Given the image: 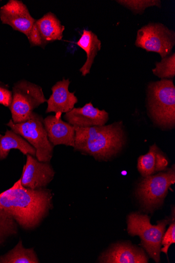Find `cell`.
I'll return each instance as SVG.
<instances>
[{
    "mask_svg": "<svg viewBox=\"0 0 175 263\" xmlns=\"http://www.w3.org/2000/svg\"><path fill=\"white\" fill-rule=\"evenodd\" d=\"M175 182V169L170 168L157 175L149 176L139 183L136 194L143 208L152 212L163 204L170 186Z\"/></svg>",
    "mask_w": 175,
    "mask_h": 263,
    "instance_id": "cell-6",
    "label": "cell"
},
{
    "mask_svg": "<svg viewBox=\"0 0 175 263\" xmlns=\"http://www.w3.org/2000/svg\"><path fill=\"white\" fill-rule=\"evenodd\" d=\"M99 260L108 263H147L148 258L142 249L130 243H121L103 253Z\"/></svg>",
    "mask_w": 175,
    "mask_h": 263,
    "instance_id": "cell-15",
    "label": "cell"
},
{
    "mask_svg": "<svg viewBox=\"0 0 175 263\" xmlns=\"http://www.w3.org/2000/svg\"><path fill=\"white\" fill-rule=\"evenodd\" d=\"M40 261L33 249H25L20 241L6 254L0 256V263H38Z\"/></svg>",
    "mask_w": 175,
    "mask_h": 263,
    "instance_id": "cell-19",
    "label": "cell"
},
{
    "mask_svg": "<svg viewBox=\"0 0 175 263\" xmlns=\"http://www.w3.org/2000/svg\"><path fill=\"white\" fill-rule=\"evenodd\" d=\"M12 92V100L9 108L12 120L15 124L29 120L34 113V110L47 102L42 88L27 80L15 83Z\"/></svg>",
    "mask_w": 175,
    "mask_h": 263,
    "instance_id": "cell-5",
    "label": "cell"
},
{
    "mask_svg": "<svg viewBox=\"0 0 175 263\" xmlns=\"http://www.w3.org/2000/svg\"><path fill=\"white\" fill-rule=\"evenodd\" d=\"M17 233V227L14 219L0 205V245L6 239Z\"/></svg>",
    "mask_w": 175,
    "mask_h": 263,
    "instance_id": "cell-20",
    "label": "cell"
},
{
    "mask_svg": "<svg viewBox=\"0 0 175 263\" xmlns=\"http://www.w3.org/2000/svg\"><path fill=\"white\" fill-rule=\"evenodd\" d=\"M147 106L154 123L164 129L174 127L175 87L172 80L162 79L149 83Z\"/></svg>",
    "mask_w": 175,
    "mask_h": 263,
    "instance_id": "cell-3",
    "label": "cell"
},
{
    "mask_svg": "<svg viewBox=\"0 0 175 263\" xmlns=\"http://www.w3.org/2000/svg\"><path fill=\"white\" fill-rule=\"evenodd\" d=\"M64 118L74 127L87 128L105 125L109 120V114L95 108L90 102L81 108L74 107L65 114Z\"/></svg>",
    "mask_w": 175,
    "mask_h": 263,
    "instance_id": "cell-12",
    "label": "cell"
},
{
    "mask_svg": "<svg viewBox=\"0 0 175 263\" xmlns=\"http://www.w3.org/2000/svg\"><path fill=\"white\" fill-rule=\"evenodd\" d=\"M12 100V92L8 85L0 82V104L9 107Z\"/></svg>",
    "mask_w": 175,
    "mask_h": 263,
    "instance_id": "cell-24",
    "label": "cell"
},
{
    "mask_svg": "<svg viewBox=\"0 0 175 263\" xmlns=\"http://www.w3.org/2000/svg\"><path fill=\"white\" fill-rule=\"evenodd\" d=\"M122 122L107 126L75 127L74 149L99 161L116 155L126 143Z\"/></svg>",
    "mask_w": 175,
    "mask_h": 263,
    "instance_id": "cell-2",
    "label": "cell"
},
{
    "mask_svg": "<svg viewBox=\"0 0 175 263\" xmlns=\"http://www.w3.org/2000/svg\"><path fill=\"white\" fill-rule=\"evenodd\" d=\"M116 2L135 14H142L149 7H161V2L157 0H118Z\"/></svg>",
    "mask_w": 175,
    "mask_h": 263,
    "instance_id": "cell-22",
    "label": "cell"
},
{
    "mask_svg": "<svg viewBox=\"0 0 175 263\" xmlns=\"http://www.w3.org/2000/svg\"><path fill=\"white\" fill-rule=\"evenodd\" d=\"M70 83L69 79H63L52 87V94L47 100L46 113H67L74 108L78 103V99L74 92L69 91Z\"/></svg>",
    "mask_w": 175,
    "mask_h": 263,
    "instance_id": "cell-14",
    "label": "cell"
},
{
    "mask_svg": "<svg viewBox=\"0 0 175 263\" xmlns=\"http://www.w3.org/2000/svg\"><path fill=\"white\" fill-rule=\"evenodd\" d=\"M170 218L152 225L147 215L132 213L128 217V231L131 236H139L141 245L150 257L160 262L162 241Z\"/></svg>",
    "mask_w": 175,
    "mask_h": 263,
    "instance_id": "cell-4",
    "label": "cell"
},
{
    "mask_svg": "<svg viewBox=\"0 0 175 263\" xmlns=\"http://www.w3.org/2000/svg\"><path fill=\"white\" fill-rule=\"evenodd\" d=\"M175 44V33L160 23H149L138 30L135 45L147 52L167 57Z\"/></svg>",
    "mask_w": 175,
    "mask_h": 263,
    "instance_id": "cell-8",
    "label": "cell"
},
{
    "mask_svg": "<svg viewBox=\"0 0 175 263\" xmlns=\"http://www.w3.org/2000/svg\"><path fill=\"white\" fill-rule=\"evenodd\" d=\"M168 159L156 144L150 146L149 152L141 156L138 161V170L143 177L166 171Z\"/></svg>",
    "mask_w": 175,
    "mask_h": 263,
    "instance_id": "cell-16",
    "label": "cell"
},
{
    "mask_svg": "<svg viewBox=\"0 0 175 263\" xmlns=\"http://www.w3.org/2000/svg\"><path fill=\"white\" fill-rule=\"evenodd\" d=\"M65 27L56 15L49 12L36 20L28 37L31 47L43 49L48 44L62 40Z\"/></svg>",
    "mask_w": 175,
    "mask_h": 263,
    "instance_id": "cell-9",
    "label": "cell"
},
{
    "mask_svg": "<svg viewBox=\"0 0 175 263\" xmlns=\"http://www.w3.org/2000/svg\"><path fill=\"white\" fill-rule=\"evenodd\" d=\"M62 113L48 116L43 123L48 140L54 146L65 145L74 147L75 127L62 119Z\"/></svg>",
    "mask_w": 175,
    "mask_h": 263,
    "instance_id": "cell-13",
    "label": "cell"
},
{
    "mask_svg": "<svg viewBox=\"0 0 175 263\" xmlns=\"http://www.w3.org/2000/svg\"><path fill=\"white\" fill-rule=\"evenodd\" d=\"M175 243V223L174 219L172 220V223L168 228L167 231L164 233L162 241V246L163 248H161V252H164L166 255L169 247L172 244Z\"/></svg>",
    "mask_w": 175,
    "mask_h": 263,
    "instance_id": "cell-23",
    "label": "cell"
},
{
    "mask_svg": "<svg viewBox=\"0 0 175 263\" xmlns=\"http://www.w3.org/2000/svg\"><path fill=\"white\" fill-rule=\"evenodd\" d=\"M51 191L23 186L21 179L0 194V205L23 229L35 228L52 207Z\"/></svg>",
    "mask_w": 175,
    "mask_h": 263,
    "instance_id": "cell-1",
    "label": "cell"
},
{
    "mask_svg": "<svg viewBox=\"0 0 175 263\" xmlns=\"http://www.w3.org/2000/svg\"><path fill=\"white\" fill-rule=\"evenodd\" d=\"M2 136H2L1 134H0V139H1V138H2Z\"/></svg>",
    "mask_w": 175,
    "mask_h": 263,
    "instance_id": "cell-25",
    "label": "cell"
},
{
    "mask_svg": "<svg viewBox=\"0 0 175 263\" xmlns=\"http://www.w3.org/2000/svg\"><path fill=\"white\" fill-rule=\"evenodd\" d=\"M11 149L19 150L23 155L36 157L35 149L20 135L7 130L0 139V160L7 158Z\"/></svg>",
    "mask_w": 175,
    "mask_h": 263,
    "instance_id": "cell-17",
    "label": "cell"
},
{
    "mask_svg": "<svg viewBox=\"0 0 175 263\" xmlns=\"http://www.w3.org/2000/svg\"><path fill=\"white\" fill-rule=\"evenodd\" d=\"M43 117L34 112L29 120L15 124L12 119L6 125L26 139L36 150V157L41 162H49L53 154L54 146L48 140Z\"/></svg>",
    "mask_w": 175,
    "mask_h": 263,
    "instance_id": "cell-7",
    "label": "cell"
},
{
    "mask_svg": "<svg viewBox=\"0 0 175 263\" xmlns=\"http://www.w3.org/2000/svg\"><path fill=\"white\" fill-rule=\"evenodd\" d=\"M77 45L86 52L87 60L80 71L83 77L90 73L91 68L98 52L102 49V42L91 31L84 30Z\"/></svg>",
    "mask_w": 175,
    "mask_h": 263,
    "instance_id": "cell-18",
    "label": "cell"
},
{
    "mask_svg": "<svg viewBox=\"0 0 175 263\" xmlns=\"http://www.w3.org/2000/svg\"><path fill=\"white\" fill-rule=\"evenodd\" d=\"M154 75L162 79L173 78L175 76V54L162 59L156 63V67L152 69Z\"/></svg>",
    "mask_w": 175,
    "mask_h": 263,
    "instance_id": "cell-21",
    "label": "cell"
},
{
    "mask_svg": "<svg viewBox=\"0 0 175 263\" xmlns=\"http://www.w3.org/2000/svg\"><path fill=\"white\" fill-rule=\"evenodd\" d=\"M0 20L4 25L10 26L28 37L36 19L22 1L9 0L0 8Z\"/></svg>",
    "mask_w": 175,
    "mask_h": 263,
    "instance_id": "cell-10",
    "label": "cell"
},
{
    "mask_svg": "<svg viewBox=\"0 0 175 263\" xmlns=\"http://www.w3.org/2000/svg\"><path fill=\"white\" fill-rule=\"evenodd\" d=\"M21 181L26 187L36 190L44 189L54 179L55 172L49 162H41L34 157L27 155Z\"/></svg>",
    "mask_w": 175,
    "mask_h": 263,
    "instance_id": "cell-11",
    "label": "cell"
}]
</instances>
